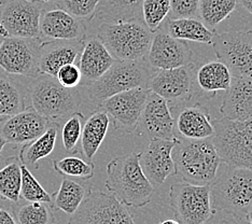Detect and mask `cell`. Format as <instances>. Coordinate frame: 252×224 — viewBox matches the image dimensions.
<instances>
[{
	"mask_svg": "<svg viewBox=\"0 0 252 224\" xmlns=\"http://www.w3.org/2000/svg\"><path fill=\"white\" fill-rule=\"evenodd\" d=\"M106 171V188L126 207L141 208L151 202L154 188L141 169L139 152L112 159Z\"/></svg>",
	"mask_w": 252,
	"mask_h": 224,
	"instance_id": "obj_1",
	"label": "cell"
},
{
	"mask_svg": "<svg viewBox=\"0 0 252 224\" xmlns=\"http://www.w3.org/2000/svg\"><path fill=\"white\" fill-rule=\"evenodd\" d=\"M176 175L192 185H210L219 170L221 160L213 138L191 140L177 137L173 149Z\"/></svg>",
	"mask_w": 252,
	"mask_h": 224,
	"instance_id": "obj_2",
	"label": "cell"
},
{
	"mask_svg": "<svg viewBox=\"0 0 252 224\" xmlns=\"http://www.w3.org/2000/svg\"><path fill=\"white\" fill-rule=\"evenodd\" d=\"M153 34L142 19H126L102 23L96 37L116 61H139L147 56Z\"/></svg>",
	"mask_w": 252,
	"mask_h": 224,
	"instance_id": "obj_3",
	"label": "cell"
},
{
	"mask_svg": "<svg viewBox=\"0 0 252 224\" xmlns=\"http://www.w3.org/2000/svg\"><path fill=\"white\" fill-rule=\"evenodd\" d=\"M209 186L211 205L216 212H226L246 220L252 207V169L226 165Z\"/></svg>",
	"mask_w": 252,
	"mask_h": 224,
	"instance_id": "obj_4",
	"label": "cell"
},
{
	"mask_svg": "<svg viewBox=\"0 0 252 224\" xmlns=\"http://www.w3.org/2000/svg\"><path fill=\"white\" fill-rule=\"evenodd\" d=\"M28 92L32 107L42 117L57 124L79 111L82 103L81 94L77 88H65L55 77L49 74L37 76Z\"/></svg>",
	"mask_w": 252,
	"mask_h": 224,
	"instance_id": "obj_5",
	"label": "cell"
},
{
	"mask_svg": "<svg viewBox=\"0 0 252 224\" xmlns=\"http://www.w3.org/2000/svg\"><path fill=\"white\" fill-rule=\"evenodd\" d=\"M144 60L139 61H114L112 66L88 88L90 100L98 106L105 99L121 92L139 86H146L152 72Z\"/></svg>",
	"mask_w": 252,
	"mask_h": 224,
	"instance_id": "obj_6",
	"label": "cell"
},
{
	"mask_svg": "<svg viewBox=\"0 0 252 224\" xmlns=\"http://www.w3.org/2000/svg\"><path fill=\"white\" fill-rule=\"evenodd\" d=\"M213 124V142L221 163L252 169V130L246 123L223 118Z\"/></svg>",
	"mask_w": 252,
	"mask_h": 224,
	"instance_id": "obj_7",
	"label": "cell"
},
{
	"mask_svg": "<svg viewBox=\"0 0 252 224\" xmlns=\"http://www.w3.org/2000/svg\"><path fill=\"white\" fill-rule=\"evenodd\" d=\"M169 204L180 224H206L216 215L209 185L176 182L169 190Z\"/></svg>",
	"mask_w": 252,
	"mask_h": 224,
	"instance_id": "obj_8",
	"label": "cell"
},
{
	"mask_svg": "<svg viewBox=\"0 0 252 224\" xmlns=\"http://www.w3.org/2000/svg\"><path fill=\"white\" fill-rule=\"evenodd\" d=\"M67 224H136L126 206L108 193L89 187L79 208Z\"/></svg>",
	"mask_w": 252,
	"mask_h": 224,
	"instance_id": "obj_9",
	"label": "cell"
},
{
	"mask_svg": "<svg viewBox=\"0 0 252 224\" xmlns=\"http://www.w3.org/2000/svg\"><path fill=\"white\" fill-rule=\"evenodd\" d=\"M211 44L232 77L252 79V31L215 33Z\"/></svg>",
	"mask_w": 252,
	"mask_h": 224,
	"instance_id": "obj_10",
	"label": "cell"
},
{
	"mask_svg": "<svg viewBox=\"0 0 252 224\" xmlns=\"http://www.w3.org/2000/svg\"><path fill=\"white\" fill-rule=\"evenodd\" d=\"M195 81V65L190 63L186 66L173 69H162L154 72L147 88L170 105V111L187 105L192 98Z\"/></svg>",
	"mask_w": 252,
	"mask_h": 224,
	"instance_id": "obj_11",
	"label": "cell"
},
{
	"mask_svg": "<svg viewBox=\"0 0 252 224\" xmlns=\"http://www.w3.org/2000/svg\"><path fill=\"white\" fill-rule=\"evenodd\" d=\"M40 38L5 37L0 43V69L8 74L36 78L39 76Z\"/></svg>",
	"mask_w": 252,
	"mask_h": 224,
	"instance_id": "obj_12",
	"label": "cell"
},
{
	"mask_svg": "<svg viewBox=\"0 0 252 224\" xmlns=\"http://www.w3.org/2000/svg\"><path fill=\"white\" fill-rule=\"evenodd\" d=\"M41 2L32 0H0V23L8 36L40 38Z\"/></svg>",
	"mask_w": 252,
	"mask_h": 224,
	"instance_id": "obj_13",
	"label": "cell"
},
{
	"mask_svg": "<svg viewBox=\"0 0 252 224\" xmlns=\"http://www.w3.org/2000/svg\"><path fill=\"white\" fill-rule=\"evenodd\" d=\"M150 90L139 86L121 92L102 101L97 109L104 110L113 120L114 128L123 133H133L144 111Z\"/></svg>",
	"mask_w": 252,
	"mask_h": 224,
	"instance_id": "obj_14",
	"label": "cell"
},
{
	"mask_svg": "<svg viewBox=\"0 0 252 224\" xmlns=\"http://www.w3.org/2000/svg\"><path fill=\"white\" fill-rule=\"evenodd\" d=\"M135 131L148 140L177 139L175 119L167 101L150 91Z\"/></svg>",
	"mask_w": 252,
	"mask_h": 224,
	"instance_id": "obj_15",
	"label": "cell"
},
{
	"mask_svg": "<svg viewBox=\"0 0 252 224\" xmlns=\"http://www.w3.org/2000/svg\"><path fill=\"white\" fill-rule=\"evenodd\" d=\"M147 54V64L156 70L173 69L192 63V51L185 40L156 32Z\"/></svg>",
	"mask_w": 252,
	"mask_h": 224,
	"instance_id": "obj_16",
	"label": "cell"
},
{
	"mask_svg": "<svg viewBox=\"0 0 252 224\" xmlns=\"http://www.w3.org/2000/svg\"><path fill=\"white\" fill-rule=\"evenodd\" d=\"M51 123L30 107L13 116L0 118V134L7 143L25 145L42 135Z\"/></svg>",
	"mask_w": 252,
	"mask_h": 224,
	"instance_id": "obj_17",
	"label": "cell"
},
{
	"mask_svg": "<svg viewBox=\"0 0 252 224\" xmlns=\"http://www.w3.org/2000/svg\"><path fill=\"white\" fill-rule=\"evenodd\" d=\"M175 140L153 139L139 153V164L144 174L153 186H161L168 177L176 175L173 160V149Z\"/></svg>",
	"mask_w": 252,
	"mask_h": 224,
	"instance_id": "obj_18",
	"label": "cell"
},
{
	"mask_svg": "<svg viewBox=\"0 0 252 224\" xmlns=\"http://www.w3.org/2000/svg\"><path fill=\"white\" fill-rule=\"evenodd\" d=\"M85 39L49 40L40 43L38 49L39 73L55 77L63 66L76 63L84 47Z\"/></svg>",
	"mask_w": 252,
	"mask_h": 224,
	"instance_id": "obj_19",
	"label": "cell"
},
{
	"mask_svg": "<svg viewBox=\"0 0 252 224\" xmlns=\"http://www.w3.org/2000/svg\"><path fill=\"white\" fill-rule=\"evenodd\" d=\"M39 28L40 37L50 40H82L87 33L82 20L59 8L42 11Z\"/></svg>",
	"mask_w": 252,
	"mask_h": 224,
	"instance_id": "obj_20",
	"label": "cell"
},
{
	"mask_svg": "<svg viewBox=\"0 0 252 224\" xmlns=\"http://www.w3.org/2000/svg\"><path fill=\"white\" fill-rule=\"evenodd\" d=\"M176 129L181 138L200 140L213 138L215 128L208 109L200 103L185 105L177 113Z\"/></svg>",
	"mask_w": 252,
	"mask_h": 224,
	"instance_id": "obj_21",
	"label": "cell"
},
{
	"mask_svg": "<svg viewBox=\"0 0 252 224\" xmlns=\"http://www.w3.org/2000/svg\"><path fill=\"white\" fill-rule=\"evenodd\" d=\"M220 112L224 118L238 122H247L252 118V79L232 78Z\"/></svg>",
	"mask_w": 252,
	"mask_h": 224,
	"instance_id": "obj_22",
	"label": "cell"
},
{
	"mask_svg": "<svg viewBox=\"0 0 252 224\" xmlns=\"http://www.w3.org/2000/svg\"><path fill=\"white\" fill-rule=\"evenodd\" d=\"M113 56L98 37L85 39L84 47L79 56L78 66L82 79L90 83L100 78L114 63Z\"/></svg>",
	"mask_w": 252,
	"mask_h": 224,
	"instance_id": "obj_23",
	"label": "cell"
},
{
	"mask_svg": "<svg viewBox=\"0 0 252 224\" xmlns=\"http://www.w3.org/2000/svg\"><path fill=\"white\" fill-rule=\"evenodd\" d=\"M109 125H110V118L104 110H100V109H97L85 121L82 128L81 145L82 151L89 162H92L94 155L101 146L102 141L105 140Z\"/></svg>",
	"mask_w": 252,
	"mask_h": 224,
	"instance_id": "obj_24",
	"label": "cell"
},
{
	"mask_svg": "<svg viewBox=\"0 0 252 224\" xmlns=\"http://www.w3.org/2000/svg\"><path fill=\"white\" fill-rule=\"evenodd\" d=\"M232 78L228 68L220 61L206 63L195 72L198 88L211 96L219 91L226 92L231 85Z\"/></svg>",
	"mask_w": 252,
	"mask_h": 224,
	"instance_id": "obj_25",
	"label": "cell"
},
{
	"mask_svg": "<svg viewBox=\"0 0 252 224\" xmlns=\"http://www.w3.org/2000/svg\"><path fill=\"white\" fill-rule=\"evenodd\" d=\"M59 126L60 124L52 122L42 135H40L35 140L25 143L20 151L19 159L21 163L27 167L38 168L39 160L48 158L54 150Z\"/></svg>",
	"mask_w": 252,
	"mask_h": 224,
	"instance_id": "obj_26",
	"label": "cell"
},
{
	"mask_svg": "<svg viewBox=\"0 0 252 224\" xmlns=\"http://www.w3.org/2000/svg\"><path fill=\"white\" fill-rule=\"evenodd\" d=\"M166 33L170 37L197 43L211 44L215 32L197 19H168L165 23Z\"/></svg>",
	"mask_w": 252,
	"mask_h": 224,
	"instance_id": "obj_27",
	"label": "cell"
},
{
	"mask_svg": "<svg viewBox=\"0 0 252 224\" xmlns=\"http://www.w3.org/2000/svg\"><path fill=\"white\" fill-rule=\"evenodd\" d=\"M25 109V88L0 69V118L13 116Z\"/></svg>",
	"mask_w": 252,
	"mask_h": 224,
	"instance_id": "obj_28",
	"label": "cell"
},
{
	"mask_svg": "<svg viewBox=\"0 0 252 224\" xmlns=\"http://www.w3.org/2000/svg\"><path fill=\"white\" fill-rule=\"evenodd\" d=\"M21 160L12 157L0 167V197L18 204L21 198Z\"/></svg>",
	"mask_w": 252,
	"mask_h": 224,
	"instance_id": "obj_29",
	"label": "cell"
},
{
	"mask_svg": "<svg viewBox=\"0 0 252 224\" xmlns=\"http://www.w3.org/2000/svg\"><path fill=\"white\" fill-rule=\"evenodd\" d=\"M88 187H84L65 177L62 180L59 191L54 194L52 203L56 209L71 216L83 202L88 193Z\"/></svg>",
	"mask_w": 252,
	"mask_h": 224,
	"instance_id": "obj_30",
	"label": "cell"
},
{
	"mask_svg": "<svg viewBox=\"0 0 252 224\" xmlns=\"http://www.w3.org/2000/svg\"><path fill=\"white\" fill-rule=\"evenodd\" d=\"M237 5V0H200L199 17L207 28H216L230 16Z\"/></svg>",
	"mask_w": 252,
	"mask_h": 224,
	"instance_id": "obj_31",
	"label": "cell"
},
{
	"mask_svg": "<svg viewBox=\"0 0 252 224\" xmlns=\"http://www.w3.org/2000/svg\"><path fill=\"white\" fill-rule=\"evenodd\" d=\"M12 214L18 224H53L52 210L45 203L30 202L19 205L12 209Z\"/></svg>",
	"mask_w": 252,
	"mask_h": 224,
	"instance_id": "obj_32",
	"label": "cell"
},
{
	"mask_svg": "<svg viewBox=\"0 0 252 224\" xmlns=\"http://www.w3.org/2000/svg\"><path fill=\"white\" fill-rule=\"evenodd\" d=\"M53 169L66 178H77L80 180H90L94 177L95 165L77 157H67L53 160Z\"/></svg>",
	"mask_w": 252,
	"mask_h": 224,
	"instance_id": "obj_33",
	"label": "cell"
},
{
	"mask_svg": "<svg viewBox=\"0 0 252 224\" xmlns=\"http://www.w3.org/2000/svg\"><path fill=\"white\" fill-rule=\"evenodd\" d=\"M170 0H144L141 3V15L146 26L152 32H158L168 16Z\"/></svg>",
	"mask_w": 252,
	"mask_h": 224,
	"instance_id": "obj_34",
	"label": "cell"
},
{
	"mask_svg": "<svg viewBox=\"0 0 252 224\" xmlns=\"http://www.w3.org/2000/svg\"><path fill=\"white\" fill-rule=\"evenodd\" d=\"M22 171V185H21V197L27 202H41L45 204L52 203L53 196L50 195L44 188L40 185L33 175L28 169L27 166L21 163Z\"/></svg>",
	"mask_w": 252,
	"mask_h": 224,
	"instance_id": "obj_35",
	"label": "cell"
},
{
	"mask_svg": "<svg viewBox=\"0 0 252 224\" xmlns=\"http://www.w3.org/2000/svg\"><path fill=\"white\" fill-rule=\"evenodd\" d=\"M84 116L83 113L77 111L68 117L62 128L63 147L68 153H76L78 142L81 138Z\"/></svg>",
	"mask_w": 252,
	"mask_h": 224,
	"instance_id": "obj_36",
	"label": "cell"
},
{
	"mask_svg": "<svg viewBox=\"0 0 252 224\" xmlns=\"http://www.w3.org/2000/svg\"><path fill=\"white\" fill-rule=\"evenodd\" d=\"M56 7L80 20L94 19L99 0H57Z\"/></svg>",
	"mask_w": 252,
	"mask_h": 224,
	"instance_id": "obj_37",
	"label": "cell"
},
{
	"mask_svg": "<svg viewBox=\"0 0 252 224\" xmlns=\"http://www.w3.org/2000/svg\"><path fill=\"white\" fill-rule=\"evenodd\" d=\"M200 0H170L168 19H196Z\"/></svg>",
	"mask_w": 252,
	"mask_h": 224,
	"instance_id": "obj_38",
	"label": "cell"
},
{
	"mask_svg": "<svg viewBox=\"0 0 252 224\" xmlns=\"http://www.w3.org/2000/svg\"><path fill=\"white\" fill-rule=\"evenodd\" d=\"M55 78L63 86L68 89L77 88L82 82V74L78 65L67 64L57 71Z\"/></svg>",
	"mask_w": 252,
	"mask_h": 224,
	"instance_id": "obj_39",
	"label": "cell"
},
{
	"mask_svg": "<svg viewBox=\"0 0 252 224\" xmlns=\"http://www.w3.org/2000/svg\"><path fill=\"white\" fill-rule=\"evenodd\" d=\"M0 224H18L13 214L4 208H0Z\"/></svg>",
	"mask_w": 252,
	"mask_h": 224,
	"instance_id": "obj_40",
	"label": "cell"
},
{
	"mask_svg": "<svg viewBox=\"0 0 252 224\" xmlns=\"http://www.w3.org/2000/svg\"><path fill=\"white\" fill-rule=\"evenodd\" d=\"M237 2H239L240 5H243L244 9L252 14V0H237Z\"/></svg>",
	"mask_w": 252,
	"mask_h": 224,
	"instance_id": "obj_41",
	"label": "cell"
},
{
	"mask_svg": "<svg viewBox=\"0 0 252 224\" xmlns=\"http://www.w3.org/2000/svg\"><path fill=\"white\" fill-rule=\"evenodd\" d=\"M158 224H180V222L176 219H167V220H164Z\"/></svg>",
	"mask_w": 252,
	"mask_h": 224,
	"instance_id": "obj_42",
	"label": "cell"
},
{
	"mask_svg": "<svg viewBox=\"0 0 252 224\" xmlns=\"http://www.w3.org/2000/svg\"><path fill=\"white\" fill-rule=\"evenodd\" d=\"M5 145H7V141L4 140V138L1 136V134H0V155H1V152H2Z\"/></svg>",
	"mask_w": 252,
	"mask_h": 224,
	"instance_id": "obj_43",
	"label": "cell"
},
{
	"mask_svg": "<svg viewBox=\"0 0 252 224\" xmlns=\"http://www.w3.org/2000/svg\"><path fill=\"white\" fill-rule=\"evenodd\" d=\"M246 221L249 222V224H252V207H251V209L248 211L247 216H246Z\"/></svg>",
	"mask_w": 252,
	"mask_h": 224,
	"instance_id": "obj_44",
	"label": "cell"
},
{
	"mask_svg": "<svg viewBox=\"0 0 252 224\" xmlns=\"http://www.w3.org/2000/svg\"><path fill=\"white\" fill-rule=\"evenodd\" d=\"M219 224H240V223L235 220H223Z\"/></svg>",
	"mask_w": 252,
	"mask_h": 224,
	"instance_id": "obj_45",
	"label": "cell"
},
{
	"mask_svg": "<svg viewBox=\"0 0 252 224\" xmlns=\"http://www.w3.org/2000/svg\"><path fill=\"white\" fill-rule=\"evenodd\" d=\"M32 1H38V2H44V3H50V2H56L57 0H32Z\"/></svg>",
	"mask_w": 252,
	"mask_h": 224,
	"instance_id": "obj_46",
	"label": "cell"
},
{
	"mask_svg": "<svg viewBox=\"0 0 252 224\" xmlns=\"http://www.w3.org/2000/svg\"><path fill=\"white\" fill-rule=\"evenodd\" d=\"M245 123H246V125H247L248 128H249L252 130V118H251L250 120H248L247 122H245Z\"/></svg>",
	"mask_w": 252,
	"mask_h": 224,
	"instance_id": "obj_47",
	"label": "cell"
},
{
	"mask_svg": "<svg viewBox=\"0 0 252 224\" xmlns=\"http://www.w3.org/2000/svg\"><path fill=\"white\" fill-rule=\"evenodd\" d=\"M3 39V37H1V36H0V40H2Z\"/></svg>",
	"mask_w": 252,
	"mask_h": 224,
	"instance_id": "obj_48",
	"label": "cell"
},
{
	"mask_svg": "<svg viewBox=\"0 0 252 224\" xmlns=\"http://www.w3.org/2000/svg\"><path fill=\"white\" fill-rule=\"evenodd\" d=\"M0 27H1V23H0Z\"/></svg>",
	"mask_w": 252,
	"mask_h": 224,
	"instance_id": "obj_49",
	"label": "cell"
},
{
	"mask_svg": "<svg viewBox=\"0 0 252 224\" xmlns=\"http://www.w3.org/2000/svg\"><path fill=\"white\" fill-rule=\"evenodd\" d=\"M1 41H2V40H0V43H1Z\"/></svg>",
	"mask_w": 252,
	"mask_h": 224,
	"instance_id": "obj_50",
	"label": "cell"
},
{
	"mask_svg": "<svg viewBox=\"0 0 252 224\" xmlns=\"http://www.w3.org/2000/svg\"><path fill=\"white\" fill-rule=\"evenodd\" d=\"M142 1H144V0H142Z\"/></svg>",
	"mask_w": 252,
	"mask_h": 224,
	"instance_id": "obj_51",
	"label": "cell"
}]
</instances>
